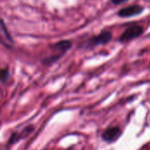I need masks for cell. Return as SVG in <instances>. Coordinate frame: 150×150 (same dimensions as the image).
<instances>
[{"label":"cell","instance_id":"cell-8","mask_svg":"<svg viewBox=\"0 0 150 150\" xmlns=\"http://www.w3.org/2000/svg\"><path fill=\"white\" fill-rule=\"evenodd\" d=\"M0 78H1V83L3 84L7 83V82L10 80L11 78V74H10V70L8 68H3L0 71Z\"/></svg>","mask_w":150,"mask_h":150},{"label":"cell","instance_id":"cell-9","mask_svg":"<svg viewBox=\"0 0 150 150\" xmlns=\"http://www.w3.org/2000/svg\"><path fill=\"white\" fill-rule=\"evenodd\" d=\"M112 3L113 4H122V3H125V2H127L129 0H111Z\"/></svg>","mask_w":150,"mask_h":150},{"label":"cell","instance_id":"cell-1","mask_svg":"<svg viewBox=\"0 0 150 150\" xmlns=\"http://www.w3.org/2000/svg\"><path fill=\"white\" fill-rule=\"evenodd\" d=\"M72 47V42L69 40H61L58 41L51 46V51L52 54L46 57L42 62L45 65H50L52 63H54L59 59H61Z\"/></svg>","mask_w":150,"mask_h":150},{"label":"cell","instance_id":"cell-7","mask_svg":"<svg viewBox=\"0 0 150 150\" xmlns=\"http://www.w3.org/2000/svg\"><path fill=\"white\" fill-rule=\"evenodd\" d=\"M1 34H2V40L4 42H7V46L8 44H13V40L8 31V29L6 28L4 19L1 20Z\"/></svg>","mask_w":150,"mask_h":150},{"label":"cell","instance_id":"cell-4","mask_svg":"<svg viewBox=\"0 0 150 150\" xmlns=\"http://www.w3.org/2000/svg\"><path fill=\"white\" fill-rule=\"evenodd\" d=\"M123 134V130L119 126H110L106 127L101 134L100 137L105 143L111 144L117 142Z\"/></svg>","mask_w":150,"mask_h":150},{"label":"cell","instance_id":"cell-5","mask_svg":"<svg viewBox=\"0 0 150 150\" xmlns=\"http://www.w3.org/2000/svg\"><path fill=\"white\" fill-rule=\"evenodd\" d=\"M143 33H144V29H143L142 26L138 25H132V26L127 28L123 32V33L120 37V42H127V41H130L132 40H134V39L142 36Z\"/></svg>","mask_w":150,"mask_h":150},{"label":"cell","instance_id":"cell-2","mask_svg":"<svg viewBox=\"0 0 150 150\" xmlns=\"http://www.w3.org/2000/svg\"><path fill=\"white\" fill-rule=\"evenodd\" d=\"M34 126L33 124L26 125L23 127L19 130H15L12 131L9 136V139L6 142V149H10L11 146L17 144L20 141H23L29 137L33 132H34Z\"/></svg>","mask_w":150,"mask_h":150},{"label":"cell","instance_id":"cell-3","mask_svg":"<svg viewBox=\"0 0 150 150\" xmlns=\"http://www.w3.org/2000/svg\"><path fill=\"white\" fill-rule=\"evenodd\" d=\"M112 39V34L110 31H102L96 36L90 38L88 40L85 41L84 47L86 48H92L98 46L105 45L109 43Z\"/></svg>","mask_w":150,"mask_h":150},{"label":"cell","instance_id":"cell-6","mask_svg":"<svg viewBox=\"0 0 150 150\" xmlns=\"http://www.w3.org/2000/svg\"><path fill=\"white\" fill-rule=\"evenodd\" d=\"M143 11H144L143 6L139 5V4H134V5L122 8L121 10L118 11V15L120 18H131L134 16L140 15L141 13H142Z\"/></svg>","mask_w":150,"mask_h":150}]
</instances>
